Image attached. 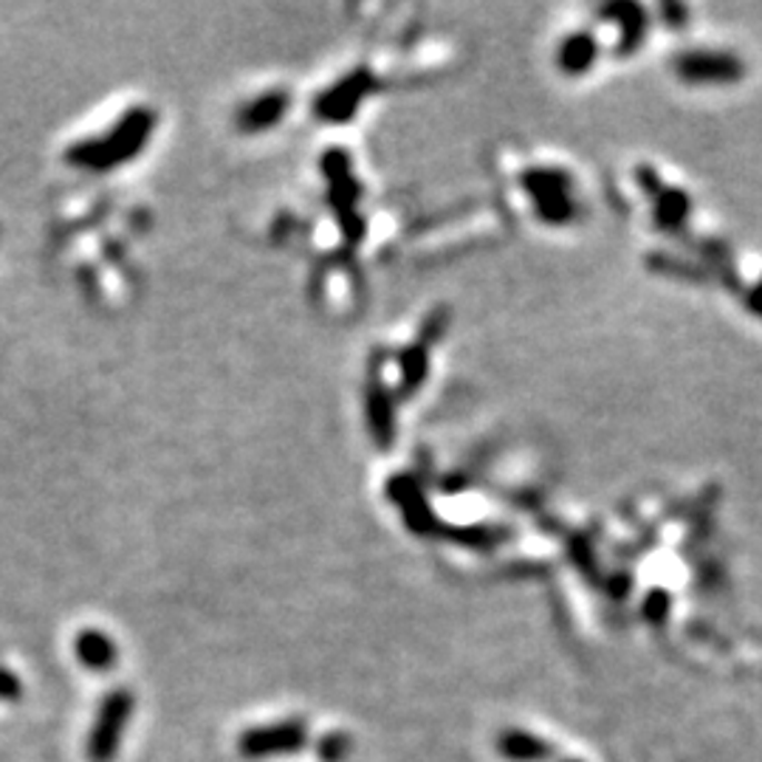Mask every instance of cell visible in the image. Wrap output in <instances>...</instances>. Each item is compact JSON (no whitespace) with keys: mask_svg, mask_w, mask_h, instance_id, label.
Returning <instances> with one entry per match:
<instances>
[{"mask_svg":"<svg viewBox=\"0 0 762 762\" xmlns=\"http://www.w3.org/2000/svg\"><path fill=\"white\" fill-rule=\"evenodd\" d=\"M23 695V686H20L18 677L12 675L9 670H0V701H18Z\"/></svg>","mask_w":762,"mask_h":762,"instance_id":"ba28073f","label":"cell"},{"mask_svg":"<svg viewBox=\"0 0 762 762\" xmlns=\"http://www.w3.org/2000/svg\"><path fill=\"white\" fill-rule=\"evenodd\" d=\"M562 762H582V760H562Z\"/></svg>","mask_w":762,"mask_h":762,"instance_id":"9c48e42d","label":"cell"},{"mask_svg":"<svg viewBox=\"0 0 762 762\" xmlns=\"http://www.w3.org/2000/svg\"><path fill=\"white\" fill-rule=\"evenodd\" d=\"M286 102L288 99L283 97V93H269V97L257 99L255 105H249V108L240 113V128L244 130H260V128H269L271 122H277V119L283 117V110H286Z\"/></svg>","mask_w":762,"mask_h":762,"instance_id":"8992f818","label":"cell"},{"mask_svg":"<svg viewBox=\"0 0 762 762\" xmlns=\"http://www.w3.org/2000/svg\"><path fill=\"white\" fill-rule=\"evenodd\" d=\"M497 751L508 762H548L554 760L556 749L551 740L537 738V734L523 732V729H508L497 738Z\"/></svg>","mask_w":762,"mask_h":762,"instance_id":"277c9868","label":"cell"},{"mask_svg":"<svg viewBox=\"0 0 762 762\" xmlns=\"http://www.w3.org/2000/svg\"><path fill=\"white\" fill-rule=\"evenodd\" d=\"M73 650H77V659L86 670L102 672L117 664V644L102 630H82L73 641Z\"/></svg>","mask_w":762,"mask_h":762,"instance_id":"5b68a950","label":"cell"},{"mask_svg":"<svg viewBox=\"0 0 762 762\" xmlns=\"http://www.w3.org/2000/svg\"><path fill=\"white\" fill-rule=\"evenodd\" d=\"M308 743V726L305 720H283L275 726L249 729L238 738V751L246 760H266V756L297 754Z\"/></svg>","mask_w":762,"mask_h":762,"instance_id":"3957f363","label":"cell"},{"mask_svg":"<svg viewBox=\"0 0 762 762\" xmlns=\"http://www.w3.org/2000/svg\"><path fill=\"white\" fill-rule=\"evenodd\" d=\"M133 714V695L128 690H117L105 695L102 706H99L97 723H93L91 734H88L86 754L91 762H110L117 760L119 743L128 729V720Z\"/></svg>","mask_w":762,"mask_h":762,"instance_id":"7a4b0ae2","label":"cell"},{"mask_svg":"<svg viewBox=\"0 0 762 762\" xmlns=\"http://www.w3.org/2000/svg\"><path fill=\"white\" fill-rule=\"evenodd\" d=\"M152 125H156L152 110H130L128 117L117 125V130H110L105 139L73 145L68 150V161L77 167H88V170H110V167L125 165L130 156H136L145 147L147 136L152 133Z\"/></svg>","mask_w":762,"mask_h":762,"instance_id":"6da1fadb","label":"cell"},{"mask_svg":"<svg viewBox=\"0 0 762 762\" xmlns=\"http://www.w3.org/2000/svg\"><path fill=\"white\" fill-rule=\"evenodd\" d=\"M350 751H354V740L342 732L325 734L317 745V754L323 762H345L350 756Z\"/></svg>","mask_w":762,"mask_h":762,"instance_id":"52a82bcc","label":"cell"}]
</instances>
